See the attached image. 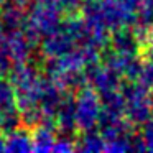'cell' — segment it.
Wrapping results in <instances>:
<instances>
[{
  "mask_svg": "<svg viewBox=\"0 0 153 153\" xmlns=\"http://www.w3.org/2000/svg\"><path fill=\"white\" fill-rule=\"evenodd\" d=\"M123 97V110L132 122H146L153 109V100L146 94V87L142 84L138 86H127L122 89Z\"/></svg>",
  "mask_w": 153,
  "mask_h": 153,
  "instance_id": "6da1fadb",
  "label": "cell"
},
{
  "mask_svg": "<svg viewBox=\"0 0 153 153\" xmlns=\"http://www.w3.org/2000/svg\"><path fill=\"white\" fill-rule=\"evenodd\" d=\"M59 27V10L43 0L40 5H36L28 22V33L30 35H50L51 31L58 30ZM28 35L27 38H30Z\"/></svg>",
  "mask_w": 153,
  "mask_h": 153,
  "instance_id": "7a4b0ae2",
  "label": "cell"
},
{
  "mask_svg": "<svg viewBox=\"0 0 153 153\" xmlns=\"http://www.w3.org/2000/svg\"><path fill=\"white\" fill-rule=\"evenodd\" d=\"M76 122L81 128L89 130L99 122L102 107L92 91H82L76 100Z\"/></svg>",
  "mask_w": 153,
  "mask_h": 153,
  "instance_id": "3957f363",
  "label": "cell"
},
{
  "mask_svg": "<svg viewBox=\"0 0 153 153\" xmlns=\"http://www.w3.org/2000/svg\"><path fill=\"white\" fill-rule=\"evenodd\" d=\"M74 41L76 40L69 33V30L66 31L54 30L50 33V38L45 41V51H46V54H50L53 58H59L73 50Z\"/></svg>",
  "mask_w": 153,
  "mask_h": 153,
  "instance_id": "277c9868",
  "label": "cell"
},
{
  "mask_svg": "<svg viewBox=\"0 0 153 153\" xmlns=\"http://www.w3.org/2000/svg\"><path fill=\"white\" fill-rule=\"evenodd\" d=\"M56 119L59 127L64 132H71L74 130V127H77L76 122V104L74 102H61L59 107L56 110Z\"/></svg>",
  "mask_w": 153,
  "mask_h": 153,
  "instance_id": "5b68a950",
  "label": "cell"
},
{
  "mask_svg": "<svg viewBox=\"0 0 153 153\" xmlns=\"http://www.w3.org/2000/svg\"><path fill=\"white\" fill-rule=\"evenodd\" d=\"M56 138H54L53 132L50 130V127H38L33 133V138H31V145L33 150L38 152H48V150H53Z\"/></svg>",
  "mask_w": 153,
  "mask_h": 153,
  "instance_id": "8992f818",
  "label": "cell"
},
{
  "mask_svg": "<svg viewBox=\"0 0 153 153\" xmlns=\"http://www.w3.org/2000/svg\"><path fill=\"white\" fill-rule=\"evenodd\" d=\"M5 150H10V152H28V150H33L31 138L27 133L20 132V130H13L8 135V138L5 140Z\"/></svg>",
  "mask_w": 153,
  "mask_h": 153,
  "instance_id": "52a82bcc",
  "label": "cell"
},
{
  "mask_svg": "<svg viewBox=\"0 0 153 153\" xmlns=\"http://www.w3.org/2000/svg\"><path fill=\"white\" fill-rule=\"evenodd\" d=\"M137 48H138L137 46V41L130 33H120V35H115V38H114V48H112L114 53L133 56Z\"/></svg>",
  "mask_w": 153,
  "mask_h": 153,
  "instance_id": "ba28073f",
  "label": "cell"
},
{
  "mask_svg": "<svg viewBox=\"0 0 153 153\" xmlns=\"http://www.w3.org/2000/svg\"><path fill=\"white\" fill-rule=\"evenodd\" d=\"M13 99H15V92L12 89V86L7 81L0 79V117L13 112V107H15Z\"/></svg>",
  "mask_w": 153,
  "mask_h": 153,
  "instance_id": "9c48e42d",
  "label": "cell"
},
{
  "mask_svg": "<svg viewBox=\"0 0 153 153\" xmlns=\"http://www.w3.org/2000/svg\"><path fill=\"white\" fill-rule=\"evenodd\" d=\"M18 8L20 7L15 5V7H10V10H5L4 13H2V23L7 28H10V30H17V28L22 27V23H25L23 13H22Z\"/></svg>",
  "mask_w": 153,
  "mask_h": 153,
  "instance_id": "30bf717a",
  "label": "cell"
},
{
  "mask_svg": "<svg viewBox=\"0 0 153 153\" xmlns=\"http://www.w3.org/2000/svg\"><path fill=\"white\" fill-rule=\"evenodd\" d=\"M77 148L84 150V152H100V150H105L104 137H99V135H96V133H89V135L84 137L82 143H81Z\"/></svg>",
  "mask_w": 153,
  "mask_h": 153,
  "instance_id": "8fae6325",
  "label": "cell"
},
{
  "mask_svg": "<svg viewBox=\"0 0 153 153\" xmlns=\"http://www.w3.org/2000/svg\"><path fill=\"white\" fill-rule=\"evenodd\" d=\"M138 18L142 27H153V0H142L138 5Z\"/></svg>",
  "mask_w": 153,
  "mask_h": 153,
  "instance_id": "7c38bea8",
  "label": "cell"
},
{
  "mask_svg": "<svg viewBox=\"0 0 153 153\" xmlns=\"http://www.w3.org/2000/svg\"><path fill=\"white\" fill-rule=\"evenodd\" d=\"M138 82L146 89H153V61H148L145 66H140V71L137 74Z\"/></svg>",
  "mask_w": 153,
  "mask_h": 153,
  "instance_id": "4fadbf2b",
  "label": "cell"
},
{
  "mask_svg": "<svg viewBox=\"0 0 153 153\" xmlns=\"http://www.w3.org/2000/svg\"><path fill=\"white\" fill-rule=\"evenodd\" d=\"M48 4H51L56 10H74L77 5L81 4V0H46Z\"/></svg>",
  "mask_w": 153,
  "mask_h": 153,
  "instance_id": "5bb4252c",
  "label": "cell"
},
{
  "mask_svg": "<svg viewBox=\"0 0 153 153\" xmlns=\"http://www.w3.org/2000/svg\"><path fill=\"white\" fill-rule=\"evenodd\" d=\"M117 2H119L123 8H127V10H135V8H138V5L142 4V0H117Z\"/></svg>",
  "mask_w": 153,
  "mask_h": 153,
  "instance_id": "9a60e30c",
  "label": "cell"
},
{
  "mask_svg": "<svg viewBox=\"0 0 153 153\" xmlns=\"http://www.w3.org/2000/svg\"><path fill=\"white\" fill-rule=\"evenodd\" d=\"M13 5H18V7H23V5H27V4H30L31 0H10Z\"/></svg>",
  "mask_w": 153,
  "mask_h": 153,
  "instance_id": "2e32d148",
  "label": "cell"
},
{
  "mask_svg": "<svg viewBox=\"0 0 153 153\" xmlns=\"http://www.w3.org/2000/svg\"><path fill=\"white\" fill-rule=\"evenodd\" d=\"M148 56H150V61H153V36L150 38V43H148Z\"/></svg>",
  "mask_w": 153,
  "mask_h": 153,
  "instance_id": "e0dca14e",
  "label": "cell"
},
{
  "mask_svg": "<svg viewBox=\"0 0 153 153\" xmlns=\"http://www.w3.org/2000/svg\"><path fill=\"white\" fill-rule=\"evenodd\" d=\"M0 150H5V140H2V137H0Z\"/></svg>",
  "mask_w": 153,
  "mask_h": 153,
  "instance_id": "ac0fdd59",
  "label": "cell"
},
{
  "mask_svg": "<svg viewBox=\"0 0 153 153\" xmlns=\"http://www.w3.org/2000/svg\"><path fill=\"white\" fill-rule=\"evenodd\" d=\"M4 40H5V38L2 36V35H0V48H2V45H4Z\"/></svg>",
  "mask_w": 153,
  "mask_h": 153,
  "instance_id": "d6986e66",
  "label": "cell"
}]
</instances>
